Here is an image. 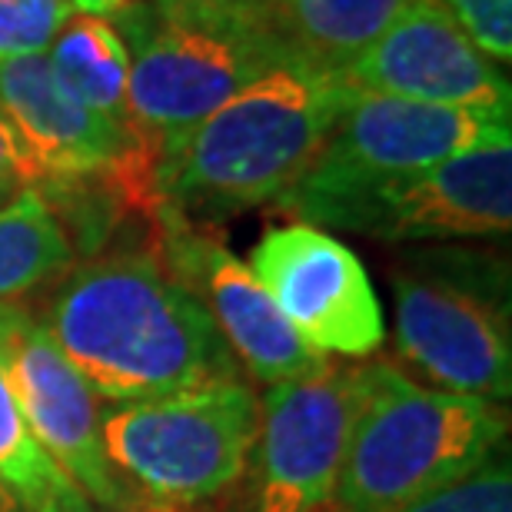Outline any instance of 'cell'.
Instances as JSON below:
<instances>
[{"instance_id": "obj_9", "label": "cell", "mask_w": 512, "mask_h": 512, "mask_svg": "<svg viewBox=\"0 0 512 512\" xmlns=\"http://www.w3.org/2000/svg\"><path fill=\"white\" fill-rule=\"evenodd\" d=\"M310 227L366 233L386 243L499 237L512 227V133L436 167L389 177L326 203Z\"/></svg>"}, {"instance_id": "obj_25", "label": "cell", "mask_w": 512, "mask_h": 512, "mask_svg": "<svg viewBox=\"0 0 512 512\" xmlns=\"http://www.w3.org/2000/svg\"><path fill=\"white\" fill-rule=\"evenodd\" d=\"M157 4H160V0H130L127 10H153ZM127 10H124V14H127Z\"/></svg>"}, {"instance_id": "obj_24", "label": "cell", "mask_w": 512, "mask_h": 512, "mask_svg": "<svg viewBox=\"0 0 512 512\" xmlns=\"http://www.w3.org/2000/svg\"><path fill=\"white\" fill-rule=\"evenodd\" d=\"M0 512H20L14 499L7 496V489H4V486H0Z\"/></svg>"}, {"instance_id": "obj_18", "label": "cell", "mask_w": 512, "mask_h": 512, "mask_svg": "<svg viewBox=\"0 0 512 512\" xmlns=\"http://www.w3.org/2000/svg\"><path fill=\"white\" fill-rule=\"evenodd\" d=\"M0 486L20 512H77L90 503L30 433L4 373H0Z\"/></svg>"}, {"instance_id": "obj_4", "label": "cell", "mask_w": 512, "mask_h": 512, "mask_svg": "<svg viewBox=\"0 0 512 512\" xmlns=\"http://www.w3.org/2000/svg\"><path fill=\"white\" fill-rule=\"evenodd\" d=\"M509 443L506 403L446 393L373 360L336 483V512H403L416 499L473 473Z\"/></svg>"}, {"instance_id": "obj_12", "label": "cell", "mask_w": 512, "mask_h": 512, "mask_svg": "<svg viewBox=\"0 0 512 512\" xmlns=\"http://www.w3.org/2000/svg\"><path fill=\"white\" fill-rule=\"evenodd\" d=\"M157 256L173 280L197 296L227 340L233 360L256 383L280 386L310 376L326 363V356L296 336L250 266L237 260L207 223H190L177 213L160 210Z\"/></svg>"}, {"instance_id": "obj_3", "label": "cell", "mask_w": 512, "mask_h": 512, "mask_svg": "<svg viewBox=\"0 0 512 512\" xmlns=\"http://www.w3.org/2000/svg\"><path fill=\"white\" fill-rule=\"evenodd\" d=\"M127 133L153 160L253 80L293 60L273 0L127 10Z\"/></svg>"}, {"instance_id": "obj_13", "label": "cell", "mask_w": 512, "mask_h": 512, "mask_svg": "<svg viewBox=\"0 0 512 512\" xmlns=\"http://www.w3.org/2000/svg\"><path fill=\"white\" fill-rule=\"evenodd\" d=\"M340 74L360 94L496 117H509L512 107L509 77L469 40L443 0H413Z\"/></svg>"}, {"instance_id": "obj_1", "label": "cell", "mask_w": 512, "mask_h": 512, "mask_svg": "<svg viewBox=\"0 0 512 512\" xmlns=\"http://www.w3.org/2000/svg\"><path fill=\"white\" fill-rule=\"evenodd\" d=\"M40 326L90 393L107 403L243 380L227 340L157 250L74 266L50 293Z\"/></svg>"}, {"instance_id": "obj_5", "label": "cell", "mask_w": 512, "mask_h": 512, "mask_svg": "<svg viewBox=\"0 0 512 512\" xmlns=\"http://www.w3.org/2000/svg\"><path fill=\"white\" fill-rule=\"evenodd\" d=\"M260 399L247 380H217L100 413L110 469L153 512H193L247 479Z\"/></svg>"}, {"instance_id": "obj_21", "label": "cell", "mask_w": 512, "mask_h": 512, "mask_svg": "<svg viewBox=\"0 0 512 512\" xmlns=\"http://www.w3.org/2000/svg\"><path fill=\"white\" fill-rule=\"evenodd\" d=\"M443 7L466 30L486 57H512V0H443Z\"/></svg>"}, {"instance_id": "obj_17", "label": "cell", "mask_w": 512, "mask_h": 512, "mask_svg": "<svg viewBox=\"0 0 512 512\" xmlns=\"http://www.w3.org/2000/svg\"><path fill=\"white\" fill-rule=\"evenodd\" d=\"M74 270L64 227L37 190L24 187L0 207V303H17Z\"/></svg>"}, {"instance_id": "obj_23", "label": "cell", "mask_w": 512, "mask_h": 512, "mask_svg": "<svg viewBox=\"0 0 512 512\" xmlns=\"http://www.w3.org/2000/svg\"><path fill=\"white\" fill-rule=\"evenodd\" d=\"M70 7H74V14L117 20L130 7V0H70Z\"/></svg>"}, {"instance_id": "obj_19", "label": "cell", "mask_w": 512, "mask_h": 512, "mask_svg": "<svg viewBox=\"0 0 512 512\" xmlns=\"http://www.w3.org/2000/svg\"><path fill=\"white\" fill-rule=\"evenodd\" d=\"M403 512H512V463L509 449H499L473 473L416 499Z\"/></svg>"}, {"instance_id": "obj_26", "label": "cell", "mask_w": 512, "mask_h": 512, "mask_svg": "<svg viewBox=\"0 0 512 512\" xmlns=\"http://www.w3.org/2000/svg\"><path fill=\"white\" fill-rule=\"evenodd\" d=\"M77 512H124V509H104V506H94V503H87L84 509H77Z\"/></svg>"}, {"instance_id": "obj_8", "label": "cell", "mask_w": 512, "mask_h": 512, "mask_svg": "<svg viewBox=\"0 0 512 512\" xmlns=\"http://www.w3.org/2000/svg\"><path fill=\"white\" fill-rule=\"evenodd\" d=\"M373 360H326L300 380L270 386L247 466V512H320L333 506Z\"/></svg>"}, {"instance_id": "obj_11", "label": "cell", "mask_w": 512, "mask_h": 512, "mask_svg": "<svg viewBox=\"0 0 512 512\" xmlns=\"http://www.w3.org/2000/svg\"><path fill=\"white\" fill-rule=\"evenodd\" d=\"M0 373L34 439L90 503L153 512L107 463L100 443V399L20 303H0Z\"/></svg>"}, {"instance_id": "obj_28", "label": "cell", "mask_w": 512, "mask_h": 512, "mask_svg": "<svg viewBox=\"0 0 512 512\" xmlns=\"http://www.w3.org/2000/svg\"><path fill=\"white\" fill-rule=\"evenodd\" d=\"M0 117H4V114H0Z\"/></svg>"}, {"instance_id": "obj_6", "label": "cell", "mask_w": 512, "mask_h": 512, "mask_svg": "<svg viewBox=\"0 0 512 512\" xmlns=\"http://www.w3.org/2000/svg\"><path fill=\"white\" fill-rule=\"evenodd\" d=\"M399 370L446 393L506 403L512 393L509 270L483 253H419L389 276Z\"/></svg>"}, {"instance_id": "obj_16", "label": "cell", "mask_w": 512, "mask_h": 512, "mask_svg": "<svg viewBox=\"0 0 512 512\" xmlns=\"http://www.w3.org/2000/svg\"><path fill=\"white\" fill-rule=\"evenodd\" d=\"M50 67L70 94L127 130L130 47L114 20L74 14L50 44Z\"/></svg>"}, {"instance_id": "obj_7", "label": "cell", "mask_w": 512, "mask_h": 512, "mask_svg": "<svg viewBox=\"0 0 512 512\" xmlns=\"http://www.w3.org/2000/svg\"><path fill=\"white\" fill-rule=\"evenodd\" d=\"M506 133L509 117L356 90L320 153L276 207L306 223L326 203L389 177L436 167Z\"/></svg>"}, {"instance_id": "obj_27", "label": "cell", "mask_w": 512, "mask_h": 512, "mask_svg": "<svg viewBox=\"0 0 512 512\" xmlns=\"http://www.w3.org/2000/svg\"><path fill=\"white\" fill-rule=\"evenodd\" d=\"M14 193H20V190H7V187H0V207H4V203L14 197Z\"/></svg>"}, {"instance_id": "obj_14", "label": "cell", "mask_w": 512, "mask_h": 512, "mask_svg": "<svg viewBox=\"0 0 512 512\" xmlns=\"http://www.w3.org/2000/svg\"><path fill=\"white\" fill-rule=\"evenodd\" d=\"M0 114L24 140L44 180L157 173V160L117 120L80 104L60 84L47 54L0 60Z\"/></svg>"}, {"instance_id": "obj_10", "label": "cell", "mask_w": 512, "mask_h": 512, "mask_svg": "<svg viewBox=\"0 0 512 512\" xmlns=\"http://www.w3.org/2000/svg\"><path fill=\"white\" fill-rule=\"evenodd\" d=\"M247 266L296 336L326 360H370L383 346L386 320L370 273L346 243L320 227L266 230Z\"/></svg>"}, {"instance_id": "obj_20", "label": "cell", "mask_w": 512, "mask_h": 512, "mask_svg": "<svg viewBox=\"0 0 512 512\" xmlns=\"http://www.w3.org/2000/svg\"><path fill=\"white\" fill-rule=\"evenodd\" d=\"M70 17V0H0V60L47 54Z\"/></svg>"}, {"instance_id": "obj_15", "label": "cell", "mask_w": 512, "mask_h": 512, "mask_svg": "<svg viewBox=\"0 0 512 512\" xmlns=\"http://www.w3.org/2000/svg\"><path fill=\"white\" fill-rule=\"evenodd\" d=\"M409 4L413 0H273V14L296 57L343 70Z\"/></svg>"}, {"instance_id": "obj_2", "label": "cell", "mask_w": 512, "mask_h": 512, "mask_svg": "<svg viewBox=\"0 0 512 512\" xmlns=\"http://www.w3.org/2000/svg\"><path fill=\"white\" fill-rule=\"evenodd\" d=\"M353 94L340 70L286 60L160 153V210L210 223L276 203L313 163Z\"/></svg>"}, {"instance_id": "obj_22", "label": "cell", "mask_w": 512, "mask_h": 512, "mask_svg": "<svg viewBox=\"0 0 512 512\" xmlns=\"http://www.w3.org/2000/svg\"><path fill=\"white\" fill-rule=\"evenodd\" d=\"M40 180H44V173H40L37 160L30 157L24 140L17 137V130L0 117V187L24 190L37 187Z\"/></svg>"}]
</instances>
